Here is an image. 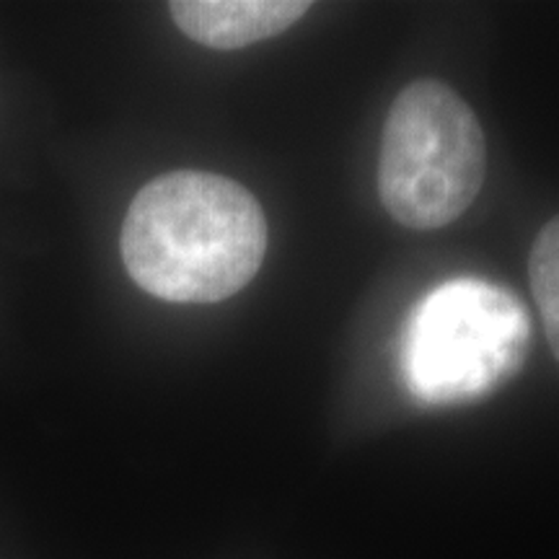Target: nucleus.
Listing matches in <instances>:
<instances>
[{
    "label": "nucleus",
    "instance_id": "1",
    "mask_svg": "<svg viewBox=\"0 0 559 559\" xmlns=\"http://www.w3.org/2000/svg\"><path fill=\"white\" fill-rule=\"evenodd\" d=\"M122 262L138 288L169 304H218L247 288L267 254V218L247 187L207 171H171L135 194Z\"/></svg>",
    "mask_w": 559,
    "mask_h": 559
},
{
    "label": "nucleus",
    "instance_id": "4",
    "mask_svg": "<svg viewBox=\"0 0 559 559\" xmlns=\"http://www.w3.org/2000/svg\"><path fill=\"white\" fill-rule=\"evenodd\" d=\"M304 0H174L169 3L179 32L210 50H241L288 32L306 16Z\"/></svg>",
    "mask_w": 559,
    "mask_h": 559
},
{
    "label": "nucleus",
    "instance_id": "5",
    "mask_svg": "<svg viewBox=\"0 0 559 559\" xmlns=\"http://www.w3.org/2000/svg\"><path fill=\"white\" fill-rule=\"evenodd\" d=\"M528 280L534 300L539 304L549 347L559 360V215L539 230L531 247Z\"/></svg>",
    "mask_w": 559,
    "mask_h": 559
},
{
    "label": "nucleus",
    "instance_id": "3",
    "mask_svg": "<svg viewBox=\"0 0 559 559\" xmlns=\"http://www.w3.org/2000/svg\"><path fill=\"white\" fill-rule=\"evenodd\" d=\"M485 169V132L456 91L436 79L400 91L379 153V194L391 218L415 230L449 226L477 200Z\"/></svg>",
    "mask_w": 559,
    "mask_h": 559
},
{
    "label": "nucleus",
    "instance_id": "2",
    "mask_svg": "<svg viewBox=\"0 0 559 559\" xmlns=\"http://www.w3.org/2000/svg\"><path fill=\"white\" fill-rule=\"evenodd\" d=\"M528 349L531 319L513 293L485 280H451L412 311L402 373L419 402L466 404L506 386Z\"/></svg>",
    "mask_w": 559,
    "mask_h": 559
}]
</instances>
